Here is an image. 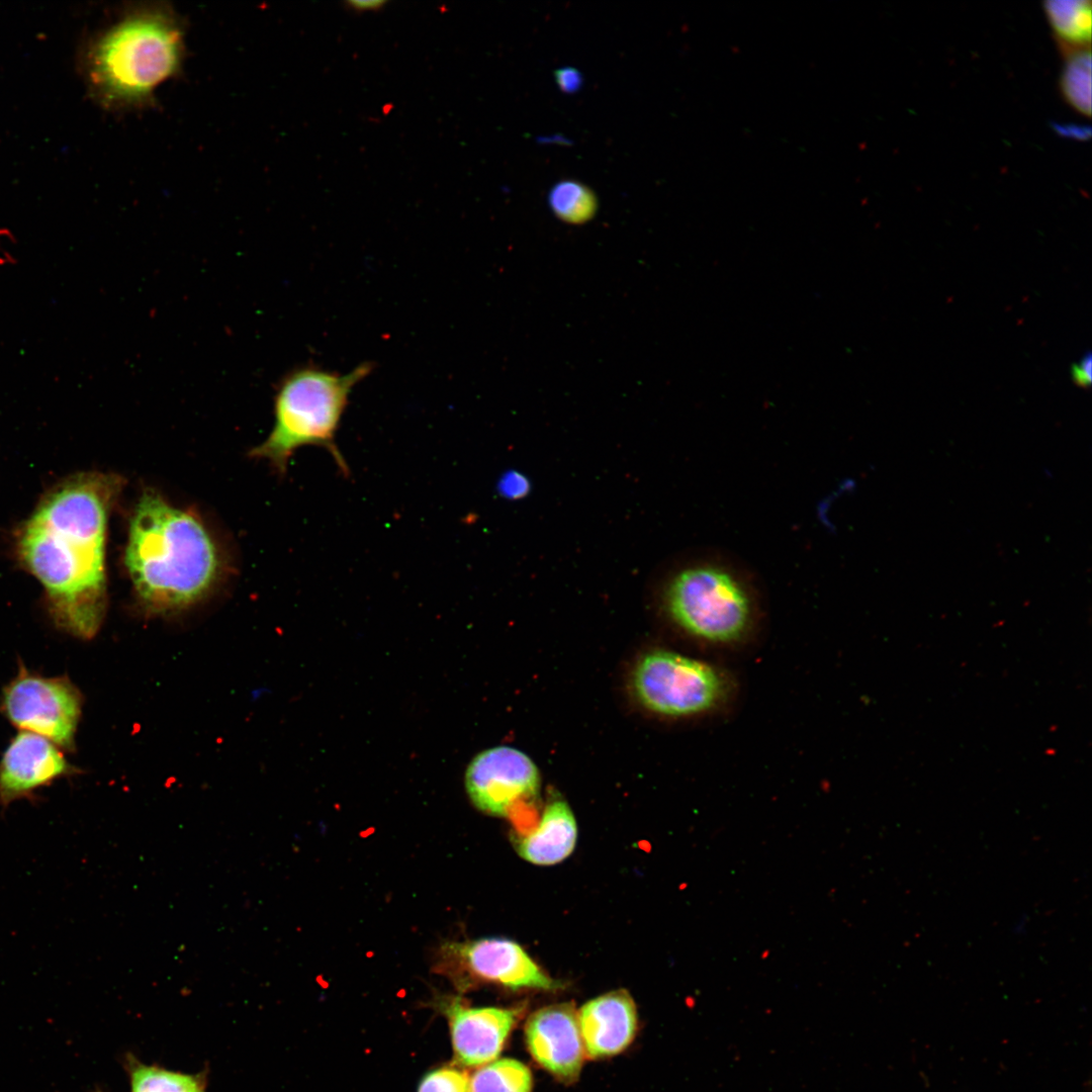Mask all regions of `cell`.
<instances>
[{"instance_id": "cell-1", "label": "cell", "mask_w": 1092, "mask_h": 1092, "mask_svg": "<svg viewBox=\"0 0 1092 1092\" xmlns=\"http://www.w3.org/2000/svg\"><path fill=\"white\" fill-rule=\"evenodd\" d=\"M124 484L111 472L66 477L41 497L16 535V556L41 584L51 620L78 638L93 637L104 619L107 524Z\"/></svg>"}, {"instance_id": "cell-2", "label": "cell", "mask_w": 1092, "mask_h": 1092, "mask_svg": "<svg viewBox=\"0 0 1092 1092\" xmlns=\"http://www.w3.org/2000/svg\"><path fill=\"white\" fill-rule=\"evenodd\" d=\"M124 563L135 595L153 614H169L204 599L216 585L222 561L203 522L146 489L129 520Z\"/></svg>"}, {"instance_id": "cell-3", "label": "cell", "mask_w": 1092, "mask_h": 1092, "mask_svg": "<svg viewBox=\"0 0 1092 1092\" xmlns=\"http://www.w3.org/2000/svg\"><path fill=\"white\" fill-rule=\"evenodd\" d=\"M185 32L183 19L168 4L126 8L87 52V77L98 101L117 111L153 107L157 89L182 71Z\"/></svg>"}, {"instance_id": "cell-4", "label": "cell", "mask_w": 1092, "mask_h": 1092, "mask_svg": "<svg viewBox=\"0 0 1092 1092\" xmlns=\"http://www.w3.org/2000/svg\"><path fill=\"white\" fill-rule=\"evenodd\" d=\"M662 606L673 625L712 650H736L754 639L765 606L757 573L719 548L678 562L663 582Z\"/></svg>"}, {"instance_id": "cell-5", "label": "cell", "mask_w": 1092, "mask_h": 1092, "mask_svg": "<svg viewBox=\"0 0 1092 1092\" xmlns=\"http://www.w3.org/2000/svg\"><path fill=\"white\" fill-rule=\"evenodd\" d=\"M371 370L370 363H362L347 373L303 366L285 375L275 393L273 428L250 455L267 460L284 473L297 449L320 446L347 473L336 436L352 390Z\"/></svg>"}, {"instance_id": "cell-6", "label": "cell", "mask_w": 1092, "mask_h": 1092, "mask_svg": "<svg viewBox=\"0 0 1092 1092\" xmlns=\"http://www.w3.org/2000/svg\"><path fill=\"white\" fill-rule=\"evenodd\" d=\"M632 691L648 711L672 719L716 717L734 703L737 684L718 663L653 649L635 663Z\"/></svg>"}, {"instance_id": "cell-7", "label": "cell", "mask_w": 1092, "mask_h": 1092, "mask_svg": "<svg viewBox=\"0 0 1092 1092\" xmlns=\"http://www.w3.org/2000/svg\"><path fill=\"white\" fill-rule=\"evenodd\" d=\"M82 712V696L66 676H43L22 662L3 688L0 713L20 731L42 736L63 750H73Z\"/></svg>"}, {"instance_id": "cell-8", "label": "cell", "mask_w": 1092, "mask_h": 1092, "mask_svg": "<svg viewBox=\"0 0 1092 1092\" xmlns=\"http://www.w3.org/2000/svg\"><path fill=\"white\" fill-rule=\"evenodd\" d=\"M437 969L460 985L475 979L513 989L557 988L521 945L505 938L445 942L439 950Z\"/></svg>"}, {"instance_id": "cell-9", "label": "cell", "mask_w": 1092, "mask_h": 1092, "mask_svg": "<svg viewBox=\"0 0 1092 1092\" xmlns=\"http://www.w3.org/2000/svg\"><path fill=\"white\" fill-rule=\"evenodd\" d=\"M470 801L480 811L509 817L521 801L535 799L540 791V771L524 751L497 745L476 754L465 771Z\"/></svg>"}, {"instance_id": "cell-10", "label": "cell", "mask_w": 1092, "mask_h": 1092, "mask_svg": "<svg viewBox=\"0 0 1092 1092\" xmlns=\"http://www.w3.org/2000/svg\"><path fill=\"white\" fill-rule=\"evenodd\" d=\"M79 772L63 749L37 734L19 731L0 758V805L7 807L55 781Z\"/></svg>"}, {"instance_id": "cell-11", "label": "cell", "mask_w": 1092, "mask_h": 1092, "mask_svg": "<svg viewBox=\"0 0 1092 1092\" xmlns=\"http://www.w3.org/2000/svg\"><path fill=\"white\" fill-rule=\"evenodd\" d=\"M526 1042L534 1060L552 1075L565 1082L578 1077L585 1052L572 1005H549L531 1014Z\"/></svg>"}, {"instance_id": "cell-12", "label": "cell", "mask_w": 1092, "mask_h": 1092, "mask_svg": "<svg viewBox=\"0 0 1092 1092\" xmlns=\"http://www.w3.org/2000/svg\"><path fill=\"white\" fill-rule=\"evenodd\" d=\"M456 1061L478 1067L494 1061L516 1022V1012L498 1007H466L458 1001L445 1006Z\"/></svg>"}, {"instance_id": "cell-13", "label": "cell", "mask_w": 1092, "mask_h": 1092, "mask_svg": "<svg viewBox=\"0 0 1092 1092\" xmlns=\"http://www.w3.org/2000/svg\"><path fill=\"white\" fill-rule=\"evenodd\" d=\"M578 1026L588 1058L619 1054L633 1040L637 1028L635 1003L625 990H616L586 1002L577 1012Z\"/></svg>"}, {"instance_id": "cell-14", "label": "cell", "mask_w": 1092, "mask_h": 1092, "mask_svg": "<svg viewBox=\"0 0 1092 1092\" xmlns=\"http://www.w3.org/2000/svg\"><path fill=\"white\" fill-rule=\"evenodd\" d=\"M577 839V824L566 801L552 798L545 805L536 827L515 838L518 854L539 866H551L565 859L573 851Z\"/></svg>"}, {"instance_id": "cell-15", "label": "cell", "mask_w": 1092, "mask_h": 1092, "mask_svg": "<svg viewBox=\"0 0 1092 1092\" xmlns=\"http://www.w3.org/2000/svg\"><path fill=\"white\" fill-rule=\"evenodd\" d=\"M1044 12L1061 46L1067 53L1087 50L1091 40V2L1050 0Z\"/></svg>"}, {"instance_id": "cell-16", "label": "cell", "mask_w": 1092, "mask_h": 1092, "mask_svg": "<svg viewBox=\"0 0 1092 1092\" xmlns=\"http://www.w3.org/2000/svg\"><path fill=\"white\" fill-rule=\"evenodd\" d=\"M532 1085L529 1068L514 1059L485 1064L470 1080L471 1092H531Z\"/></svg>"}, {"instance_id": "cell-17", "label": "cell", "mask_w": 1092, "mask_h": 1092, "mask_svg": "<svg viewBox=\"0 0 1092 1092\" xmlns=\"http://www.w3.org/2000/svg\"><path fill=\"white\" fill-rule=\"evenodd\" d=\"M1060 86L1069 105L1079 113L1090 116L1091 54L1089 49L1069 54Z\"/></svg>"}, {"instance_id": "cell-18", "label": "cell", "mask_w": 1092, "mask_h": 1092, "mask_svg": "<svg viewBox=\"0 0 1092 1092\" xmlns=\"http://www.w3.org/2000/svg\"><path fill=\"white\" fill-rule=\"evenodd\" d=\"M549 202L556 215L568 222H583L597 209V198L592 190L573 180L557 183L550 191Z\"/></svg>"}, {"instance_id": "cell-19", "label": "cell", "mask_w": 1092, "mask_h": 1092, "mask_svg": "<svg viewBox=\"0 0 1092 1092\" xmlns=\"http://www.w3.org/2000/svg\"><path fill=\"white\" fill-rule=\"evenodd\" d=\"M131 1092H204L199 1078L136 1064L131 1070Z\"/></svg>"}, {"instance_id": "cell-20", "label": "cell", "mask_w": 1092, "mask_h": 1092, "mask_svg": "<svg viewBox=\"0 0 1092 1092\" xmlns=\"http://www.w3.org/2000/svg\"><path fill=\"white\" fill-rule=\"evenodd\" d=\"M418 1092H471L470 1079L456 1068H440L427 1074Z\"/></svg>"}, {"instance_id": "cell-21", "label": "cell", "mask_w": 1092, "mask_h": 1092, "mask_svg": "<svg viewBox=\"0 0 1092 1092\" xmlns=\"http://www.w3.org/2000/svg\"><path fill=\"white\" fill-rule=\"evenodd\" d=\"M1092 356L1084 355L1081 360L1073 365L1072 376L1077 385L1088 387L1092 380Z\"/></svg>"}, {"instance_id": "cell-22", "label": "cell", "mask_w": 1092, "mask_h": 1092, "mask_svg": "<svg viewBox=\"0 0 1092 1092\" xmlns=\"http://www.w3.org/2000/svg\"><path fill=\"white\" fill-rule=\"evenodd\" d=\"M555 76L559 88L565 92H574L581 85V75L573 68L560 69Z\"/></svg>"}, {"instance_id": "cell-23", "label": "cell", "mask_w": 1092, "mask_h": 1092, "mask_svg": "<svg viewBox=\"0 0 1092 1092\" xmlns=\"http://www.w3.org/2000/svg\"><path fill=\"white\" fill-rule=\"evenodd\" d=\"M386 4L387 2L384 0H351L344 2L345 8L357 13L379 11Z\"/></svg>"}, {"instance_id": "cell-24", "label": "cell", "mask_w": 1092, "mask_h": 1092, "mask_svg": "<svg viewBox=\"0 0 1092 1092\" xmlns=\"http://www.w3.org/2000/svg\"><path fill=\"white\" fill-rule=\"evenodd\" d=\"M768 956H769V950H768V949H766V950H764V951H763V952L761 953L760 958H761V959H766V958H768Z\"/></svg>"}]
</instances>
